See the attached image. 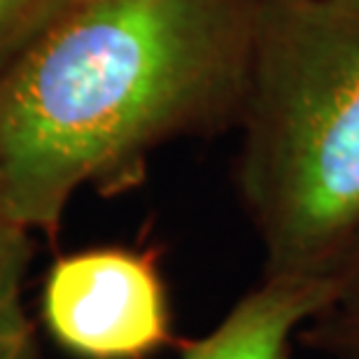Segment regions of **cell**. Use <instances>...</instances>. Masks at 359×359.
<instances>
[{
    "label": "cell",
    "instance_id": "obj_1",
    "mask_svg": "<svg viewBox=\"0 0 359 359\" xmlns=\"http://www.w3.org/2000/svg\"><path fill=\"white\" fill-rule=\"evenodd\" d=\"M259 0H68L0 75V215L54 238L84 187L238 128Z\"/></svg>",
    "mask_w": 359,
    "mask_h": 359
},
{
    "label": "cell",
    "instance_id": "obj_2",
    "mask_svg": "<svg viewBox=\"0 0 359 359\" xmlns=\"http://www.w3.org/2000/svg\"><path fill=\"white\" fill-rule=\"evenodd\" d=\"M238 128L264 278L336 280L359 243V0H259Z\"/></svg>",
    "mask_w": 359,
    "mask_h": 359
},
{
    "label": "cell",
    "instance_id": "obj_3",
    "mask_svg": "<svg viewBox=\"0 0 359 359\" xmlns=\"http://www.w3.org/2000/svg\"><path fill=\"white\" fill-rule=\"evenodd\" d=\"M40 315L77 359H145L175 339L168 290L149 248L103 245L59 257L42 283Z\"/></svg>",
    "mask_w": 359,
    "mask_h": 359
},
{
    "label": "cell",
    "instance_id": "obj_4",
    "mask_svg": "<svg viewBox=\"0 0 359 359\" xmlns=\"http://www.w3.org/2000/svg\"><path fill=\"white\" fill-rule=\"evenodd\" d=\"M339 301L336 280L262 278L180 359H290L292 339Z\"/></svg>",
    "mask_w": 359,
    "mask_h": 359
},
{
    "label": "cell",
    "instance_id": "obj_5",
    "mask_svg": "<svg viewBox=\"0 0 359 359\" xmlns=\"http://www.w3.org/2000/svg\"><path fill=\"white\" fill-rule=\"evenodd\" d=\"M31 231L0 215V359H47L24 306Z\"/></svg>",
    "mask_w": 359,
    "mask_h": 359
},
{
    "label": "cell",
    "instance_id": "obj_6",
    "mask_svg": "<svg viewBox=\"0 0 359 359\" xmlns=\"http://www.w3.org/2000/svg\"><path fill=\"white\" fill-rule=\"evenodd\" d=\"M66 5L68 0H0V75Z\"/></svg>",
    "mask_w": 359,
    "mask_h": 359
},
{
    "label": "cell",
    "instance_id": "obj_7",
    "mask_svg": "<svg viewBox=\"0 0 359 359\" xmlns=\"http://www.w3.org/2000/svg\"><path fill=\"white\" fill-rule=\"evenodd\" d=\"M297 339L327 359H359V306H332L308 322Z\"/></svg>",
    "mask_w": 359,
    "mask_h": 359
},
{
    "label": "cell",
    "instance_id": "obj_8",
    "mask_svg": "<svg viewBox=\"0 0 359 359\" xmlns=\"http://www.w3.org/2000/svg\"><path fill=\"white\" fill-rule=\"evenodd\" d=\"M336 287H339L336 306H359V243L346 262V266L336 276Z\"/></svg>",
    "mask_w": 359,
    "mask_h": 359
}]
</instances>
